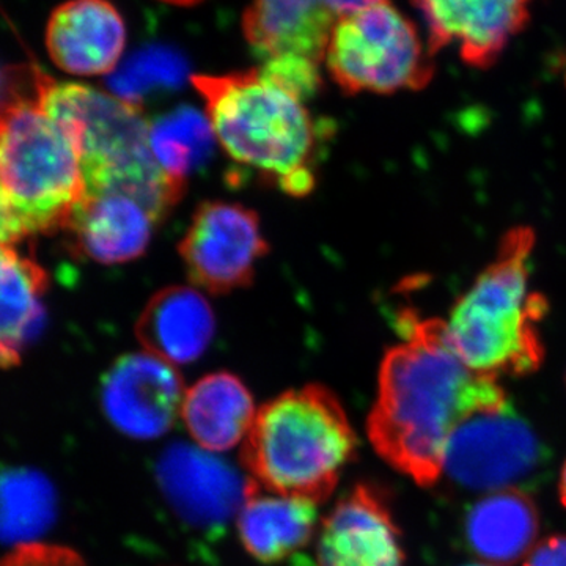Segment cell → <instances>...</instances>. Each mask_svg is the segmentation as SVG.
Here are the masks:
<instances>
[{"instance_id":"4316f807","label":"cell","mask_w":566,"mask_h":566,"mask_svg":"<svg viewBox=\"0 0 566 566\" xmlns=\"http://www.w3.org/2000/svg\"><path fill=\"white\" fill-rule=\"evenodd\" d=\"M524 566H566V535L543 539L528 553Z\"/></svg>"},{"instance_id":"d4e9b609","label":"cell","mask_w":566,"mask_h":566,"mask_svg":"<svg viewBox=\"0 0 566 566\" xmlns=\"http://www.w3.org/2000/svg\"><path fill=\"white\" fill-rule=\"evenodd\" d=\"M40 70L36 65L0 63V120L22 104L39 99Z\"/></svg>"},{"instance_id":"9c48e42d","label":"cell","mask_w":566,"mask_h":566,"mask_svg":"<svg viewBox=\"0 0 566 566\" xmlns=\"http://www.w3.org/2000/svg\"><path fill=\"white\" fill-rule=\"evenodd\" d=\"M178 252L189 281L205 292L245 289L270 252L259 214L240 203L211 200L197 207Z\"/></svg>"},{"instance_id":"83f0119b","label":"cell","mask_w":566,"mask_h":566,"mask_svg":"<svg viewBox=\"0 0 566 566\" xmlns=\"http://www.w3.org/2000/svg\"><path fill=\"white\" fill-rule=\"evenodd\" d=\"M323 2L337 14L371 9V7L386 3V0H323Z\"/></svg>"},{"instance_id":"4dcf8cb0","label":"cell","mask_w":566,"mask_h":566,"mask_svg":"<svg viewBox=\"0 0 566 566\" xmlns=\"http://www.w3.org/2000/svg\"><path fill=\"white\" fill-rule=\"evenodd\" d=\"M164 2L177 3V6H193L200 0H164Z\"/></svg>"},{"instance_id":"d6986e66","label":"cell","mask_w":566,"mask_h":566,"mask_svg":"<svg viewBox=\"0 0 566 566\" xmlns=\"http://www.w3.org/2000/svg\"><path fill=\"white\" fill-rule=\"evenodd\" d=\"M256 411L252 394L237 375L216 371L186 390L181 419L197 447L221 453L243 444Z\"/></svg>"},{"instance_id":"603a6c76","label":"cell","mask_w":566,"mask_h":566,"mask_svg":"<svg viewBox=\"0 0 566 566\" xmlns=\"http://www.w3.org/2000/svg\"><path fill=\"white\" fill-rule=\"evenodd\" d=\"M214 142L207 114L193 107L182 106L150 123V147L156 163L182 185L210 158Z\"/></svg>"},{"instance_id":"2e32d148","label":"cell","mask_w":566,"mask_h":566,"mask_svg":"<svg viewBox=\"0 0 566 566\" xmlns=\"http://www.w3.org/2000/svg\"><path fill=\"white\" fill-rule=\"evenodd\" d=\"M161 222L144 203L122 192L87 197L66 227L76 251L93 262L122 264L139 259Z\"/></svg>"},{"instance_id":"5bb4252c","label":"cell","mask_w":566,"mask_h":566,"mask_svg":"<svg viewBox=\"0 0 566 566\" xmlns=\"http://www.w3.org/2000/svg\"><path fill=\"white\" fill-rule=\"evenodd\" d=\"M125 44V22L107 0H70L52 11L48 22L50 57L74 76L109 74Z\"/></svg>"},{"instance_id":"9a60e30c","label":"cell","mask_w":566,"mask_h":566,"mask_svg":"<svg viewBox=\"0 0 566 566\" xmlns=\"http://www.w3.org/2000/svg\"><path fill=\"white\" fill-rule=\"evenodd\" d=\"M335 13L323 0H253L243 18L245 39L263 62L326 57Z\"/></svg>"},{"instance_id":"ac0fdd59","label":"cell","mask_w":566,"mask_h":566,"mask_svg":"<svg viewBox=\"0 0 566 566\" xmlns=\"http://www.w3.org/2000/svg\"><path fill=\"white\" fill-rule=\"evenodd\" d=\"M319 523L314 502L270 493L252 480L237 515L241 545L263 565L281 564L300 553L316 538Z\"/></svg>"},{"instance_id":"6da1fadb","label":"cell","mask_w":566,"mask_h":566,"mask_svg":"<svg viewBox=\"0 0 566 566\" xmlns=\"http://www.w3.org/2000/svg\"><path fill=\"white\" fill-rule=\"evenodd\" d=\"M397 329L403 342L386 353L379 367L368 439L387 464L417 485L433 486L457 428L509 401L497 379L475 374L458 359L439 319L406 311L398 315Z\"/></svg>"},{"instance_id":"484cf974","label":"cell","mask_w":566,"mask_h":566,"mask_svg":"<svg viewBox=\"0 0 566 566\" xmlns=\"http://www.w3.org/2000/svg\"><path fill=\"white\" fill-rule=\"evenodd\" d=\"M0 566H87L71 547L48 543H24L0 558Z\"/></svg>"},{"instance_id":"1f68e13d","label":"cell","mask_w":566,"mask_h":566,"mask_svg":"<svg viewBox=\"0 0 566 566\" xmlns=\"http://www.w3.org/2000/svg\"><path fill=\"white\" fill-rule=\"evenodd\" d=\"M469 566H493V565H469Z\"/></svg>"},{"instance_id":"8fae6325","label":"cell","mask_w":566,"mask_h":566,"mask_svg":"<svg viewBox=\"0 0 566 566\" xmlns=\"http://www.w3.org/2000/svg\"><path fill=\"white\" fill-rule=\"evenodd\" d=\"M315 566H406L385 493L359 483L319 523Z\"/></svg>"},{"instance_id":"44dd1931","label":"cell","mask_w":566,"mask_h":566,"mask_svg":"<svg viewBox=\"0 0 566 566\" xmlns=\"http://www.w3.org/2000/svg\"><path fill=\"white\" fill-rule=\"evenodd\" d=\"M46 271L10 243H0V368L21 364L44 318Z\"/></svg>"},{"instance_id":"f546056e","label":"cell","mask_w":566,"mask_h":566,"mask_svg":"<svg viewBox=\"0 0 566 566\" xmlns=\"http://www.w3.org/2000/svg\"><path fill=\"white\" fill-rule=\"evenodd\" d=\"M558 494H560L562 504L566 506V463L562 469L560 482H558Z\"/></svg>"},{"instance_id":"e0dca14e","label":"cell","mask_w":566,"mask_h":566,"mask_svg":"<svg viewBox=\"0 0 566 566\" xmlns=\"http://www.w3.org/2000/svg\"><path fill=\"white\" fill-rule=\"evenodd\" d=\"M216 316L210 303L192 286L159 290L137 319L136 335L144 352L175 365L196 363L211 345Z\"/></svg>"},{"instance_id":"5b68a950","label":"cell","mask_w":566,"mask_h":566,"mask_svg":"<svg viewBox=\"0 0 566 566\" xmlns=\"http://www.w3.org/2000/svg\"><path fill=\"white\" fill-rule=\"evenodd\" d=\"M39 103L69 129L80 153L85 199L122 192L163 222L185 186L156 163L150 123L139 104L76 82H57L40 70Z\"/></svg>"},{"instance_id":"cb8c5ba5","label":"cell","mask_w":566,"mask_h":566,"mask_svg":"<svg viewBox=\"0 0 566 566\" xmlns=\"http://www.w3.org/2000/svg\"><path fill=\"white\" fill-rule=\"evenodd\" d=\"M188 73L185 59L178 52L164 46H151L137 52L115 76L111 77L112 88L128 102H139L142 92L153 85L180 84Z\"/></svg>"},{"instance_id":"f1b7e54d","label":"cell","mask_w":566,"mask_h":566,"mask_svg":"<svg viewBox=\"0 0 566 566\" xmlns=\"http://www.w3.org/2000/svg\"><path fill=\"white\" fill-rule=\"evenodd\" d=\"M21 240V234L18 232L14 223L11 222L9 212L3 207L2 200H0V243H17Z\"/></svg>"},{"instance_id":"7402d4cb","label":"cell","mask_w":566,"mask_h":566,"mask_svg":"<svg viewBox=\"0 0 566 566\" xmlns=\"http://www.w3.org/2000/svg\"><path fill=\"white\" fill-rule=\"evenodd\" d=\"M55 515L51 483L39 472L0 468V542L33 543Z\"/></svg>"},{"instance_id":"30bf717a","label":"cell","mask_w":566,"mask_h":566,"mask_svg":"<svg viewBox=\"0 0 566 566\" xmlns=\"http://www.w3.org/2000/svg\"><path fill=\"white\" fill-rule=\"evenodd\" d=\"M185 395L177 367L147 352L118 357L102 382L104 416L136 441L169 433L181 417Z\"/></svg>"},{"instance_id":"7c38bea8","label":"cell","mask_w":566,"mask_h":566,"mask_svg":"<svg viewBox=\"0 0 566 566\" xmlns=\"http://www.w3.org/2000/svg\"><path fill=\"white\" fill-rule=\"evenodd\" d=\"M427 29L431 54L457 44L461 59L490 69L526 29L532 0H411Z\"/></svg>"},{"instance_id":"52a82bcc","label":"cell","mask_w":566,"mask_h":566,"mask_svg":"<svg viewBox=\"0 0 566 566\" xmlns=\"http://www.w3.org/2000/svg\"><path fill=\"white\" fill-rule=\"evenodd\" d=\"M327 70L348 95L420 91L434 76L433 54L415 22L381 3L340 18L331 33Z\"/></svg>"},{"instance_id":"8992f818","label":"cell","mask_w":566,"mask_h":566,"mask_svg":"<svg viewBox=\"0 0 566 566\" xmlns=\"http://www.w3.org/2000/svg\"><path fill=\"white\" fill-rule=\"evenodd\" d=\"M0 200L21 238L66 229L85 200L76 142L39 99L0 120Z\"/></svg>"},{"instance_id":"7a4b0ae2","label":"cell","mask_w":566,"mask_h":566,"mask_svg":"<svg viewBox=\"0 0 566 566\" xmlns=\"http://www.w3.org/2000/svg\"><path fill=\"white\" fill-rule=\"evenodd\" d=\"M191 81L205 99L216 140L234 163L289 196L314 191L322 134L303 98L260 70L197 74Z\"/></svg>"},{"instance_id":"3957f363","label":"cell","mask_w":566,"mask_h":566,"mask_svg":"<svg viewBox=\"0 0 566 566\" xmlns=\"http://www.w3.org/2000/svg\"><path fill=\"white\" fill-rule=\"evenodd\" d=\"M535 234L517 227L505 234L493 262L442 322L447 346L475 374L524 376L543 363L539 323L547 303L532 289Z\"/></svg>"},{"instance_id":"ffe728a7","label":"cell","mask_w":566,"mask_h":566,"mask_svg":"<svg viewBox=\"0 0 566 566\" xmlns=\"http://www.w3.org/2000/svg\"><path fill=\"white\" fill-rule=\"evenodd\" d=\"M538 512L520 490L486 494L465 516L469 547L488 565L515 564L534 549L538 535Z\"/></svg>"},{"instance_id":"4fadbf2b","label":"cell","mask_w":566,"mask_h":566,"mask_svg":"<svg viewBox=\"0 0 566 566\" xmlns=\"http://www.w3.org/2000/svg\"><path fill=\"white\" fill-rule=\"evenodd\" d=\"M156 475L164 497L191 526H221L238 515L248 494L249 479L200 447H169Z\"/></svg>"},{"instance_id":"ba28073f","label":"cell","mask_w":566,"mask_h":566,"mask_svg":"<svg viewBox=\"0 0 566 566\" xmlns=\"http://www.w3.org/2000/svg\"><path fill=\"white\" fill-rule=\"evenodd\" d=\"M534 430L512 405L469 417L447 444L442 475L471 491L516 490L545 464Z\"/></svg>"},{"instance_id":"277c9868","label":"cell","mask_w":566,"mask_h":566,"mask_svg":"<svg viewBox=\"0 0 566 566\" xmlns=\"http://www.w3.org/2000/svg\"><path fill=\"white\" fill-rule=\"evenodd\" d=\"M357 453V436L333 390H286L256 411L241 446L249 480L270 493L319 505Z\"/></svg>"}]
</instances>
